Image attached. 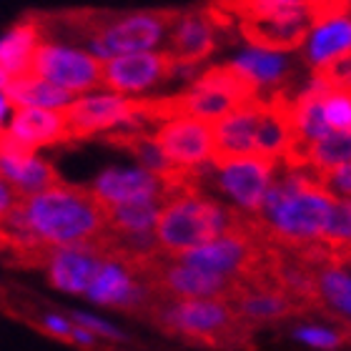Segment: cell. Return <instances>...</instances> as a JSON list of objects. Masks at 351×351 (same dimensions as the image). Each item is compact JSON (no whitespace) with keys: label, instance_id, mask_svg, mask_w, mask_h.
Masks as SVG:
<instances>
[{"label":"cell","instance_id":"1","mask_svg":"<svg viewBox=\"0 0 351 351\" xmlns=\"http://www.w3.org/2000/svg\"><path fill=\"white\" fill-rule=\"evenodd\" d=\"M18 216L38 241L53 249L95 246L108 234L101 201L88 189L68 183L21 198Z\"/></svg>","mask_w":351,"mask_h":351},{"label":"cell","instance_id":"2","mask_svg":"<svg viewBox=\"0 0 351 351\" xmlns=\"http://www.w3.org/2000/svg\"><path fill=\"white\" fill-rule=\"evenodd\" d=\"M331 196L311 171L278 169L256 221L274 246H301L322 239Z\"/></svg>","mask_w":351,"mask_h":351},{"label":"cell","instance_id":"3","mask_svg":"<svg viewBox=\"0 0 351 351\" xmlns=\"http://www.w3.org/2000/svg\"><path fill=\"white\" fill-rule=\"evenodd\" d=\"M249 219V213L221 204L208 191L191 189L166 198L154 234L163 256L178 258L221 236L243 231Z\"/></svg>","mask_w":351,"mask_h":351},{"label":"cell","instance_id":"4","mask_svg":"<svg viewBox=\"0 0 351 351\" xmlns=\"http://www.w3.org/2000/svg\"><path fill=\"white\" fill-rule=\"evenodd\" d=\"M148 322L186 344L206 349H251L254 326L236 314L228 301L158 299Z\"/></svg>","mask_w":351,"mask_h":351},{"label":"cell","instance_id":"5","mask_svg":"<svg viewBox=\"0 0 351 351\" xmlns=\"http://www.w3.org/2000/svg\"><path fill=\"white\" fill-rule=\"evenodd\" d=\"M276 171L278 163L269 158H239L226 163H206L198 173H201V191H206L208 183L213 189L219 186V191H223L234 204L241 206L243 213L258 216Z\"/></svg>","mask_w":351,"mask_h":351},{"label":"cell","instance_id":"6","mask_svg":"<svg viewBox=\"0 0 351 351\" xmlns=\"http://www.w3.org/2000/svg\"><path fill=\"white\" fill-rule=\"evenodd\" d=\"M30 73L68 93H86L90 88H101L103 60L71 45L43 43L30 60Z\"/></svg>","mask_w":351,"mask_h":351},{"label":"cell","instance_id":"7","mask_svg":"<svg viewBox=\"0 0 351 351\" xmlns=\"http://www.w3.org/2000/svg\"><path fill=\"white\" fill-rule=\"evenodd\" d=\"M86 296L95 304L121 308L125 314H133L138 319H146V322L154 311L156 301L161 299L133 266L110 256L101 266Z\"/></svg>","mask_w":351,"mask_h":351},{"label":"cell","instance_id":"8","mask_svg":"<svg viewBox=\"0 0 351 351\" xmlns=\"http://www.w3.org/2000/svg\"><path fill=\"white\" fill-rule=\"evenodd\" d=\"M228 304L251 326L266 322H278V319H289V316L306 311V306L299 299H293L291 293L284 289V284L278 281L274 266L269 271L258 274V276L239 281Z\"/></svg>","mask_w":351,"mask_h":351},{"label":"cell","instance_id":"9","mask_svg":"<svg viewBox=\"0 0 351 351\" xmlns=\"http://www.w3.org/2000/svg\"><path fill=\"white\" fill-rule=\"evenodd\" d=\"M63 116L71 141L90 138L95 133H108L125 123L143 121V101H131L123 95H90L63 108Z\"/></svg>","mask_w":351,"mask_h":351},{"label":"cell","instance_id":"10","mask_svg":"<svg viewBox=\"0 0 351 351\" xmlns=\"http://www.w3.org/2000/svg\"><path fill=\"white\" fill-rule=\"evenodd\" d=\"M154 141L171 166L181 171L198 169L211 163L213 156V123L196 118H176L156 125Z\"/></svg>","mask_w":351,"mask_h":351},{"label":"cell","instance_id":"11","mask_svg":"<svg viewBox=\"0 0 351 351\" xmlns=\"http://www.w3.org/2000/svg\"><path fill=\"white\" fill-rule=\"evenodd\" d=\"M219 25L213 21L208 5L181 10L173 28L166 38V56L173 60L176 71H191L216 51Z\"/></svg>","mask_w":351,"mask_h":351},{"label":"cell","instance_id":"12","mask_svg":"<svg viewBox=\"0 0 351 351\" xmlns=\"http://www.w3.org/2000/svg\"><path fill=\"white\" fill-rule=\"evenodd\" d=\"M0 178L13 186L21 198L63 183L51 163L40 161L33 148L23 146L8 131H0Z\"/></svg>","mask_w":351,"mask_h":351},{"label":"cell","instance_id":"13","mask_svg":"<svg viewBox=\"0 0 351 351\" xmlns=\"http://www.w3.org/2000/svg\"><path fill=\"white\" fill-rule=\"evenodd\" d=\"M176 73L173 60L166 56V51H148L121 56V58L103 60V83L101 88L113 93H141L158 83L169 81Z\"/></svg>","mask_w":351,"mask_h":351},{"label":"cell","instance_id":"14","mask_svg":"<svg viewBox=\"0 0 351 351\" xmlns=\"http://www.w3.org/2000/svg\"><path fill=\"white\" fill-rule=\"evenodd\" d=\"M106 251L101 243L95 246H68V249H51L43 263V271L48 274L56 289L68 293H83L86 296L90 284L95 281L101 266L106 263Z\"/></svg>","mask_w":351,"mask_h":351},{"label":"cell","instance_id":"15","mask_svg":"<svg viewBox=\"0 0 351 351\" xmlns=\"http://www.w3.org/2000/svg\"><path fill=\"white\" fill-rule=\"evenodd\" d=\"M88 191L101 201L103 208L128 204V201H143V198H169V191L161 183V178H156L154 173H148L143 169L103 171Z\"/></svg>","mask_w":351,"mask_h":351},{"label":"cell","instance_id":"16","mask_svg":"<svg viewBox=\"0 0 351 351\" xmlns=\"http://www.w3.org/2000/svg\"><path fill=\"white\" fill-rule=\"evenodd\" d=\"M311 8V5H308ZM311 15L278 18V21H239V33L254 45V51L276 53L296 51L311 33Z\"/></svg>","mask_w":351,"mask_h":351},{"label":"cell","instance_id":"17","mask_svg":"<svg viewBox=\"0 0 351 351\" xmlns=\"http://www.w3.org/2000/svg\"><path fill=\"white\" fill-rule=\"evenodd\" d=\"M15 141H21L28 148H43V146H58L68 143L71 133H68L66 116L60 110H40V108H21L15 110L10 118V125L5 128Z\"/></svg>","mask_w":351,"mask_h":351},{"label":"cell","instance_id":"18","mask_svg":"<svg viewBox=\"0 0 351 351\" xmlns=\"http://www.w3.org/2000/svg\"><path fill=\"white\" fill-rule=\"evenodd\" d=\"M351 58V10L344 15H337L326 23L314 25L311 40L306 48V63L311 71L341 63Z\"/></svg>","mask_w":351,"mask_h":351},{"label":"cell","instance_id":"19","mask_svg":"<svg viewBox=\"0 0 351 351\" xmlns=\"http://www.w3.org/2000/svg\"><path fill=\"white\" fill-rule=\"evenodd\" d=\"M43 43L45 38L36 13L25 15L10 33L0 38V71L8 75V81L30 73V60Z\"/></svg>","mask_w":351,"mask_h":351},{"label":"cell","instance_id":"20","mask_svg":"<svg viewBox=\"0 0 351 351\" xmlns=\"http://www.w3.org/2000/svg\"><path fill=\"white\" fill-rule=\"evenodd\" d=\"M5 101L10 103V108H40V110H60V106H71L73 93H68L63 88L53 86V83L38 78V75H18L10 78L3 90Z\"/></svg>","mask_w":351,"mask_h":351},{"label":"cell","instance_id":"21","mask_svg":"<svg viewBox=\"0 0 351 351\" xmlns=\"http://www.w3.org/2000/svg\"><path fill=\"white\" fill-rule=\"evenodd\" d=\"M319 293V306L331 308L339 316H351V266L326 258L311 263Z\"/></svg>","mask_w":351,"mask_h":351},{"label":"cell","instance_id":"22","mask_svg":"<svg viewBox=\"0 0 351 351\" xmlns=\"http://www.w3.org/2000/svg\"><path fill=\"white\" fill-rule=\"evenodd\" d=\"M166 198H143L128 204L106 206V223L113 234H154Z\"/></svg>","mask_w":351,"mask_h":351},{"label":"cell","instance_id":"23","mask_svg":"<svg viewBox=\"0 0 351 351\" xmlns=\"http://www.w3.org/2000/svg\"><path fill=\"white\" fill-rule=\"evenodd\" d=\"M231 66L243 73L249 81H254L258 88H271L274 93H284L286 78L291 73V68L281 56L263 51H246L231 63Z\"/></svg>","mask_w":351,"mask_h":351},{"label":"cell","instance_id":"24","mask_svg":"<svg viewBox=\"0 0 351 351\" xmlns=\"http://www.w3.org/2000/svg\"><path fill=\"white\" fill-rule=\"evenodd\" d=\"M324 118L334 133H351V90H339V88L326 86Z\"/></svg>","mask_w":351,"mask_h":351},{"label":"cell","instance_id":"25","mask_svg":"<svg viewBox=\"0 0 351 351\" xmlns=\"http://www.w3.org/2000/svg\"><path fill=\"white\" fill-rule=\"evenodd\" d=\"M296 337L301 341H306V344L316 346V349H339V346L346 344V334H337V331L331 329H301Z\"/></svg>","mask_w":351,"mask_h":351},{"label":"cell","instance_id":"26","mask_svg":"<svg viewBox=\"0 0 351 351\" xmlns=\"http://www.w3.org/2000/svg\"><path fill=\"white\" fill-rule=\"evenodd\" d=\"M71 322H73L75 326H81V329L90 331L93 337H106V339H110V341H123V339H125L121 331H116L113 326H108L106 322H101V319H93V316L73 314V316H71Z\"/></svg>","mask_w":351,"mask_h":351},{"label":"cell","instance_id":"27","mask_svg":"<svg viewBox=\"0 0 351 351\" xmlns=\"http://www.w3.org/2000/svg\"><path fill=\"white\" fill-rule=\"evenodd\" d=\"M21 204V196H18V191L13 186H8L3 178H0V221H5L10 213L18 208Z\"/></svg>","mask_w":351,"mask_h":351},{"label":"cell","instance_id":"28","mask_svg":"<svg viewBox=\"0 0 351 351\" xmlns=\"http://www.w3.org/2000/svg\"><path fill=\"white\" fill-rule=\"evenodd\" d=\"M8 108H10V103L5 101V95L0 93V131H5V128H3V121H5V116H8Z\"/></svg>","mask_w":351,"mask_h":351},{"label":"cell","instance_id":"29","mask_svg":"<svg viewBox=\"0 0 351 351\" xmlns=\"http://www.w3.org/2000/svg\"><path fill=\"white\" fill-rule=\"evenodd\" d=\"M8 254V246H5V239H3V234H0V256H5Z\"/></svg>","mask_w":351,"mask_h":351},{"label":"cell","instance_id":"30","mask_svg":"<svg viewBox=\"0 0 351 351\" xmlns=\"http://www.w3.org/2000/svg\"><path fill=\"white\" fill-rule=\"evenodd\" d=\"M5 86H8V75L0 71V90H5Z\"/></svg>","mask_w":351,"mask_h":351},{"label":"cell","instance_id":"31","mask_svg":"<svg viewBox=\"0 0 351 351\" xmlns=\"http://www.w3.org/2000/svg\"><path fill=\"white\" fill-rule=\"evenodd\" d=\"M349 331H351V326H349Z\"/></svg>","mask_w":351,"mask_h":351}]
</instances>
